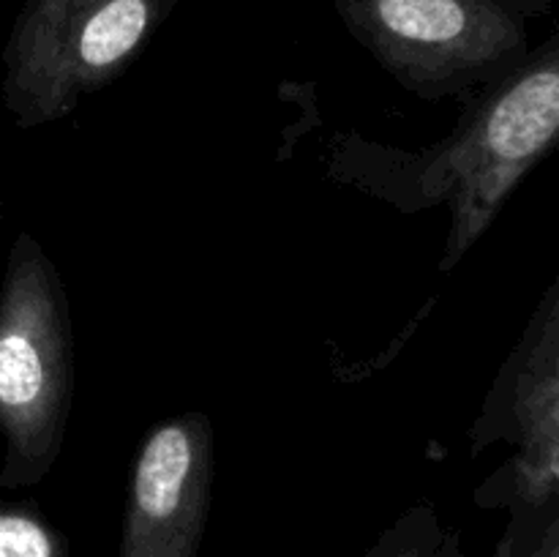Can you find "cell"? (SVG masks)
<instances>
[{
    "mask_svg": "<svg viewBox=\"0 0 559 557\" xmlns=\"http://www.w3.org/2000/svg\"><path fill=\"white\" fill-rule=\"evenodd\" d=\"M559 33L506 74L462 98L451 134L407 151L360 131H333L325 178L396 208L404 216L451 211L440 273H451L489 233L508 197L557 145Z\"/></svg>",
    "mask_w": 559,
    "mask_h": 557,
    "instance_id": "6da1fadb",
    "label": "cell"
},
{
    "mask_svg": "<svg viewBox=\"0 0 559 557\" xmlns=\"http://www.w3.org/2000/svg\"><path fill=\"white\" fill-rule=\"evenodd\" d=\"M74 399V328L63 276L22 229L0 282V489H27L63 453Z\"/></svg>",
    "mask_w": 559,
    "mask_h": 557,
    "instance_id": "7a4b0ae2",
    "label": "cell"
},
{
    "mask_svg": "<svg viewBox=\"0 0 559 557\" xmlns=\"http://www.w3.org/2000/svg\"><path fill=\"white\" fill-rule=\"evenodd\" d=\"M178 0H25L3 47V107L16 129L69 118L118 82Z\"/></svg>",
    "mask_w": 559,
    "mask_h": 557,
    "instance_id": "3957f363",
    "label": "cell"
},
{
    "mask_svg": "<svg viewBox=\"0 0 559 557\" xmlns=\"http://www.w3.org/2000/svg\"><path fill=\"white\" fill-rule=\"evenodd\" d=\"M349 36L420 102L464 98L530 52L527 20L497 0H331Z\"/></svg>",
    "mask_w": 559,
    "mask_h": 557,
    "instance_id": "277c9868",
    "label": "cell"
},
{
    "mask_svg": "<svg viewBox=\"0 0 559 557\" xmlns=\"http://www.w3.org/2000/svg\"><path fill=\"white\" fill-rule=\"evenodd\" d=\"M469 453L508 442L513 453L473 491L484 511L559 502V276L549 282L491 380L467 429Z\"/></svg>",
    "mask_w": 559,
    "mask_h": 557,
    "instance_id": "5b68a950",
    "label": "cell"
},
{
    "mask_svg": "<svg viewBox=\"0 0 559 557\" xmlns=\"http://www.w3.org/2000/svg\"><path fill=\"white\" fill-rule=\"evenodd\" d=\"M213 424L183 410L145 431L131 462L115 557H200L211 522Z\"/></svg>",
    "mask_w": 559,
    "mask_h": 557,
    "instance_id": "8992f818",
    "label": "cell"
},
{
    "mask_svg": "<svg viewBox=\"0 0 559 557\" xmlns=\"http://www.w3.org/2000/svg\"><path fill=\"white\" fill-rule=\"evenodd\" d=\"M364 557H467L462 530L442 522L435 502L420 500L399 513Z\"/></svg>",
    "mask_w": 559,
    "mask_h": 557,
    "instance_id": "52a82bcc",
    "label": "cell"
},
{
    "mask_svg": "<svg viewBox=\"0 0 559 557\" xmlns=\"http://www.w3.org/2000/svg\"><path fill=\"white\" fill-rule=\"evenodd\" d=\"M0 557H69V538L38 502L0 497Z\"/></svg>",
    "mask_w": 559,
    "mask_h": 557,
    "instance_id": "ba28073f",
    "label": "cell"
},
{
    "mask_svg": "<svg viewBox=\"0 0 559 557\" xmlns=\"http://www.w3.org/2000/svg\"><path fill=\"white\" fill-rule=\"evenodd\" d=\"M495 557H559V502L508 511Z\"/></svg>",
    "mask_w": 559,
    "mask_h": 557,
    "instance_id": "9c48e42d",
    "label": "cell"
},
{
    "mask_svg": "<svg viewBox=\"0 0 559 557\" xmlns=\"http://www.w3.org/2000/svg\"><path fill=\"white\" fill-rule=\"evenodd\" d=\"M500 5H506L513 14L524 16V20H533V16H544L555 9V0H497Z\"/></svg>",
    "mask_w": 559,
    "mask_h": 557,
    "instance_id": "30bf717a",
    "label": "cell"
},
{
    "mask_svg": "<svg viewBox=\"0 0 559 557\" xmlns=\"http://www.w3.org/2000/svg\"><path fill=\"white\" fill-rule=\"evenodd\" d=\"M0 222H3V205H0Z\"/></svg>",
    "mask_w": 559,
    "mask_h": 557,
    "instance_id": "8fae6325",
    "label": "cell"
}]
</instances>
